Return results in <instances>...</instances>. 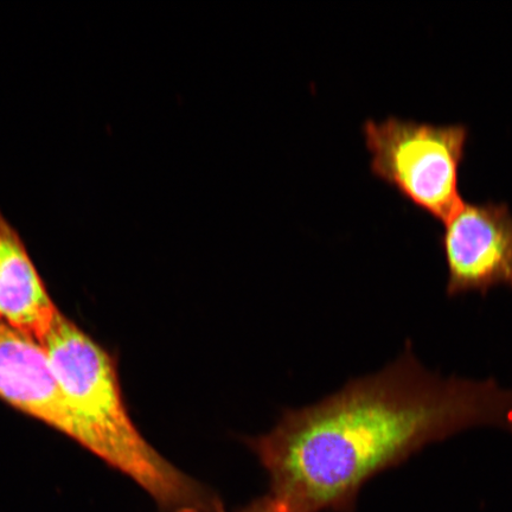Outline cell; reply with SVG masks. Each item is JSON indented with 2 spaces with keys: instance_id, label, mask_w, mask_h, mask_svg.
Segmentation results:
<instances>
[{
  "instance_id": "277c9868",
  "label": "cell",
  "mask_w": 512,
  "mask_h": 512,
  "mask_svg": "<svg viewBox=\"0 0 512 512\" xmlns=\"http://www.w3.org/2000/svg\"><path fill=\"white\" fill-rule=\"evenodd\" d=\"M440 238L450 298L492 288L512 290V214L505 203H466L444 222Z\"/></svg>"
},
{
  "instance_id": "8992f818",
  "label": "cell",
  "mask_w": 512,
  "mask_h": 512,
  "mask_svg": "<svg viewBox=\"0 0 512 512\" xmlns=\"http://www.w3.org/2000/svg\"><path fill=\"white\" fill-rule=\"evenodd\" d=\"M59 312L21 235L0 210V322L42 344Z\"/></svg>"
},
{
  "instance_id": "52a82bcc",
  "label": "cell",
  "mask_w": 512,
  "mask_h": 512,
  "mask_svg": "<svg viewBox=\"0 0 512 512\" xmlns=\"http://www.w3.org/2000/svg\"><path fill=\"white\" fill-rule=\"evenodd\" d=\"M236 512H288L283 505L270 495L262 496L254 499L253 502L248 503L245 507Z\"/></svg>"
},
{
  "instance_id": "5b68a950",
  "label": "cell",
  "mask_w": 512,
  "mask_h": 512,
  "mask_svg": "<svg viewBox=\"0 0 512 512\" xmlns=\"http://www.w3.org/2000/svg\"><path fill=\"white\" fill-rule=\"evenodd\" d=\"M0 400L95 454L91 432L64 395L46 349L0 322Z\"/></svg>"
},
{
  "instance_id": "7a4b0ae2",
  "label": "cell",
  "mask_w": 512,
  "mask_h": 512,
  "mask_svg": "<svg viewBox=\"0 0 512 512\" xmlns=\"http://www.w3.org/2000/svg\"><path fill=\"white\" fill-rule=\"evenodd\" d=\"M42 345L70 406L93 435L96 457L133 480L159 512H227L215 490L179 470L138 431L110 352L61 311Z\"/></svg>"
},
{
  "instance_id": "3957f363",
  "label": "cell",
  "mask_w": 512,
  "mask_h": 512,
  "mask_svg": "<svg viewBox=\"0 0 512 512\" xmlns=\"http://www.w3.org/2000/svg\"><path fill=\"white\" fill-rule=\"evenodd\" d=\"M370 169L414 206L446 222L463 206L459 169L469 127L432 125L395 117L363 125Z\"/></svg>"
},
{
  "instance_id": "6da1fadb",
  "label": "cell",
  "mask_w": 512,
  "mask_h": 512,
  "mask_svg": "<svg viewBox=\"0 0 512 512\" xmlns=\"http://www.w3.org/2000/svg\"><path fill=\"white\" fill-rule=\"evenodd\" d=\"M479 426L512 433V389L495 379H445L422 366L407 342L379 373L287 409L271 432L245 443L288 512H354L371 478Z\"/></svg>"
}]
</instances>
